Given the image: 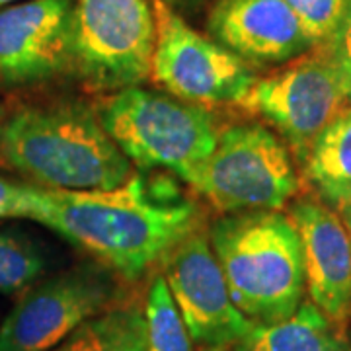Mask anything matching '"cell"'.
Instances as JSON below:
<instances>
[{
	"label": "cell",
	"mask_w": 351,
	"mask_h": 351,
	"mask_svg": "<svg viewBox=\"0 0 351 351\" xmlns=\"http://www.w3.org/2000/svg\"><path fill=\"white\" fill-rule=\"evenodd\" d=\"M147 351H191V336L164 276L154 277L145 304Z\"/></svg>",
	"instance_id": "obj_17"
},
{
	"label": "cell",
	"mask_w": 351,
	"mask_h": 351,
	"mask_svg": "<svg viewBox=\"0 0 351 351\" xmlns=\"http://www.w3.org/2000/svg\"><path fill=\"white\" fill-rule=\"evenodd\" d=\"M75 69L90 86L121 90L151 75L154 12L149 0H75Z\"/></svg>",
	"instance_id": "obj_7"
},
{
	"label": "cell",
	"mask_w": 351,
	"mask_h": 351,
	"mask_svg": "<svg viewBox=\"0 0 351 351\" xmlns=\"http://www.w3.org/2000/svg\"><path fill=\"white\" fill-rule=\"evenodd\" d=\"M306 176L324 199L341 207L351 201V106L320 133L306 156Z\"/></svg>",
	"instance_id": "obj_15"
},
{
	"label": "cell",
	"mask_w": 351,
	"mask_h": 351,
	"mask_svg": "<svg viewBox=\"0 0 351 351\" xmlns=\"http://www.w3.org/2000/svg\"><path fill=\"white\" fill-rule=\"evenodd\" d=\"M324 45H326L324 57L330 61L338 76L346 100L351 104V0L348 2V8L341 16L338 27L334 29V34Z\"/></svg>",
	"instance_id": "obj_20"
},
{
	"label": "cell",
	"mask_w": 351,
	"mask_h": 351,
	"mask_svg": "<svg viewBox=\"0 0 351 351\" xmlns=\"http://www.w3.org/2000/svg\"><path fill=\"white\" fill-rule=\"evenodd\" d=\"M112 283L96 271H66L39 283L0 324V351H51L106 311Z\"/></svg>",
	"instance_id": "obj_9"
},
{
	"label": "cell",
	"mask_w": 351,
	"mask_h": 351,
	"mask_svg": "<svg viewBox=\"0 0 351 351\" xmlns=\"http://www.w3.org/2000/svg\"><path fill=\"white\" fill-rule=\"evenodd\" d=\"M289 219L299 234L304 285L328 318L341 326L351 314V240L330 207L313 199L295 203Z\"/></svg>",
	"instance_id": "obj_12"
},
{
	"label": "cell",
	"mask_w": 351,
	"mask_h": 351,
	"mask_svg": "<svg viewBox=\"0 0 351 351\" xmlns=\"http://www.w3.org/2000/svg\"><path fill=\"white\" fill-rule=\"evenodd\" d=\"M339 211V219L343 221V225H346V228H348V234H350V240H351V201L350 203H346V205H341L338 209Z\"/></svg>",
	"instance_id": "obj_23"
},
{
	"label": "cell",
	"mask_w": 351,
	"mask_h": 351,
	"mask_svg": "<svg viewBox=\"0 0 351 351\" xmlns=\"http://www.w3.org/2000/svg\"><path fill=\"white\" fill-rule=\"evenodd\" d=\"M84 248L113 271L137 279L193 232L191 203H162L138 176L98 191L43 189L38 221Z\"/></svg>",
	"instance_id": "obj_1"
},
{
	"label": "cell",
	"mask_w": 351,
	"mask_h": 351,
	"mask_svg": "<svg viewBox=\"0 0 351 351\" xmlns=\"http://www.w3.org/2000/svg\"><path fill=\"white\" fill-rule=\"evenodd\" d=\"M289 8L301 20L314 45L326 43L338 27L350 0H285Z\"/></svg>",
	"instance_id": "obj_19"
},
{
	"label": "cell",
	"mask_w": 351,
	"mask_h": 351,
	"mask_svg": "<svg viewBox=\"0 0 351 351\" xmlns=\"http://www.w3.org/2000/svg\"><path fill=\"white\" fill-rule=\"evenodd\" d=\"M75 63V0H25L0 8V84L51 80Z\"/></svg>",
	"instance_id": "obj_10"
},
{
	"label": "cell",
	"mask_w": 351,
	"mask_h": 351,
	"mask_svg": "<svg viewBox=\"0 0 351 351\" xmlns=\"http://www.w3.org/2000/svg\"><path fill=\"white\" fill-rule=\"evenodd\" d=\"M164 2H166V4H170V6H172V8H180V6H182V8H197V6H201V4H203V2H207V0H164Z\"/></svg>",
	"instance_id": "obj_22"
},
{
	"label": "cell",
	"mask_w": 351,
	"mask_h": 351,
	"mask_svg": "<svg viewBox=\"0 0 351 351\" xmlns=\"http://www.w3.org/2000/svg\"><path fill=\"white\" fill-rule=\"evenodd\" d=\"M207 29L244 63H287L314 45L285 0H215Z\"/></svg>",
	"instance_id": "obj_13"
},
{
	"label": "cell",
	"mask_w": 351,
	"mask_h": 351,
	"mask_svg": "<svg viewBox=\"0 0 351 351\" xmlns=\"http://www.w3.org/2000/svg\"><path fill=\"white\" fill-rule=\"evenodd\" d=\"M346 104L330 61L324 55H314L256 78L239 106L269 121L304 162L316 138Z\"/></svg>",
	"instance_id": "obj_8"
},
{
	"label": "cell",
	"mask_w": 351,
	"mask_h": 351,
	"mask_svg": "<svg viewBox=\"0 0 351 351\" xmlns=\"http://www.w3.org/2000/svg\"><path fill=\"white\" fill-rule=\"evenodd\" d=\"M43 205V188L20 186L0 178V219L38 221Z\"/></svg>",
	"instance_id": "obj_21"
},
{
	"label": "cell",
	"mask_w": 351,
	"mask_h": 351,
	"mask_svg": "<svg viewBox=\"0 0 351 351\" xmlns=\"http://www.w3.org/2000/svg\"><path fill=\"white\" fill-rule=\"evenodd\" d=\"M98 117L131 164L170 170L189 186L219 137L211 113L201 106L141 86L113 92Z\"/></svg>",
	"instance_id": "obj_4"
},
{
	"label": "cell",
	"mask_w": 351,
	"mask_h": 351,
	"mask_svg": "<svg viewBox=\"0 0 351 351\" xmlns=\"http://www.w3.org/2000/svg\"><path fill=\"white\" fill-rule=\"evenodd\" d=\"M203 351H228L225 346H213V348H205Z\"/></svg>",
	"instance_id": "obj_24"
},
{
	"label": "cell",
	"mask_w": 351,
	"mask_h": 351,
	"mask_svg": "<svg viewBox=\"0 0 351 351\" xmlns=\"http://www.w3.org/2000/svg\"><path fill=\"white\" fill-rule=\"evenodd\" d=\"M240 346L242 351H350L339 326L311 301H302L285 320L254 324Z\"/></svg>",
	"instance_id": "obj_14"
},
{
	"label": "cell",
	"mask_w": 351,
	"mask_h": 351,
	"mask_svg": "<svg viewBox=\"0 0 351 351\" xmlns=\"http://www.w3.org/2000/svg\"><path fill=\"white\" fill-rule=\"evenodd\" d=\"M0 123H2V108H0Z\"/></svg>",
	"instance_id": "obj_26"
},
{
	"label": "cell",
	"mask_w": 351,
	"mask_h": 351,
	"mask_svg": "<svg viewBox=\"0 0 351 351\" xmlns=\"http://www.w3.org/2000/svg\"><path fill=\"white\" fill-rule=\"evenodd\" d=\"M164 279L191 341L213 346L240 343L254 322L237 308L209 240L189 232L166 256Z\"/></svg>",
	"instance_id": "obj_11"
},
{
	"label": "cell",
	"mask_w": 351,
	"mask_h": 351,
	"mask_svg": "<svg viewBox=\"0 0 351 351\" xmlns=\"http://www.w3.org/2000/svg\"><path fill=\"white\" fill-rule=\"evenodd\" d=\"M0 154L39 188L113 189L133 176V164L100 117L80 104L25 106L0 123Z\"/></svg>",
	"instance_id": "obj_2"
},
{
	"label": "cell",
	"mask_w": 351,
	"mask_h": 351,
	"mask_svg": "<svg viewBox=\"0 0 351 351\" xmlns=\"http://www.w3.org/2000/svg\"><path fill=\"white\" fill-rule=\"evenodd\" d=\"M209 244L232 301L250 322H279L301 306L306 289L301 242L287 215H225L211 226Z\"/></svg>",
	"instance_id": "obj_3"
},
{
	"label": "cell",
	"mask_w": 351,
	"mask_h": 351,
	"mask_svg": "<svg viewBox=\"0 0 351 351\" xmlns=\"http://www.w3.org/2000/svg\"><path fill=\"white\" fill-rule=\"evenodd\" d=\"M43 271L45 260L32 242L0 230V293L29 287Z\"/></svg>",
	"instance_id": "obj_18"
},
{
	"label": "cell",
	"mask_w": 351,
	"mask_h": 351,
	"mask_svg": "<svg viewBox=\"0 0 351 351\" xmlns=\"http://www.w3.org/2000/svg\"><path fill=\"white\" fill-rule=\"evenodd\" d=\"M14 2H18V0H0V8H6V6H10Z\"/></svg>",
	"instance_id": "obj_25"
},
{
	"label": "cell",
	"mask_w": 351,
	"mask_h": 351,
	"mask_svg": "<svg viewBox=\"0 0 351 351\" xmlns=\"http://www.w3.org/2000/svg\"><path fill=\"white\" fill-rule=\"evenodd\" d=\"M51 351H147L145 313L137 306L108 308Z\"/></svg>",
	"instance_id": "obj_16"
},
{
	"label": "cell",
	"mask_w": 351,
	"mask_h": 351,
	"mask_svg": "<svg viewBox=\"0 0 351 351\" xmlns=\"http://www.w3.org/2000/svg\"><path fill=\"white\" fill-rule=\"evenodd\" d=\"M152 12L156 29L152 80L189 104L239 106L256 82L250 64L215 39L201 36L164 0H154Z\"/></svg>",
	"instance_id": "obj_6"
},
{
	"label": "cell",
	"mask_w": 351,
	"mask_h": 351,
	"mask_svg": "<svg viewBox=\"0 0 351 351\" xmlns=\"http://www.w3.org/2000/svg\"><path fill=\"white\" fill-rule=\"evenodd\" d=\"M193 188L223 215L277 211L299 191L283 141L260 123L221 131Z\"/></svg>",
	"instance_id": "obj_5"
}]
</instances>
